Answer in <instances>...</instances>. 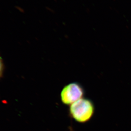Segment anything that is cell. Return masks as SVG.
Returning <instances> with one entry per match:
<instances>
[{
  "label": "cell",
  "instance_id": "cell-1",
  "mask_svg": "<svg viewBox=\"0 0 131 131\" xmlns=\"http://www.w3.org/2000/svg\"><path fill=\"white\" fill-rule=\"evenodd\" d=\"M95 112L93 102L87 98H82L70 106V116L79 123H86L90 121Z\"/></svg>",
  "mask_w": 131,
  "mask_h": 131
},
{
  "label": "cell",
  "instance_id": "cell-3",
  "mask_svg": "<svg viewBox=\"0 0 131 131\" xmlns=\"http://www.w3.org/2000/svg\"><path fill=\"white\" fill-rule=\"evenodd\" d=\"M4 66L3 60L0 56V78L2 75L3 71H4Z\"/></svg>",
  "mask_w": 131,
  "mask_h": 131
},
{
  "label": "cell",
  "instance_id": "cell-2",
  "mask_svg": "<svg viewBox=\"0 0 131 131\" xmlns=\"http://www.w3.org/2000/svg\"><path fill=\"white\" fill-rule=\"evenodd\" d=\"M84 95L83 87L77 83H72L63 87L61 93V101L67 105H70L83 98Z\"/></svg>",
  "mask_w": 131,
  "mask_h": 131
}]
</instances>
